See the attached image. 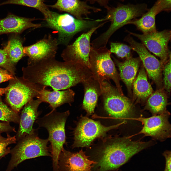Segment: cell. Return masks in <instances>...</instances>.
Here are the masks:
<instances>
[{
    "label": "cell",
    "mask_w": 171,
    "mask_h": 171,
    "mask_svg": "<svg viewBox=\"0 0 171 171\" xmlns=\"http://www.w3.org/2000/svg\"><path fill=\"white\" fill-rule=\"evenodd\" d=\"M89 69L79 63L57 61L55 58L43 60L23 67V76L30 82L54 91L69 88L91 76Z\"/></svg>",
    "instance_id": "cell-1"
},
{
    "label": "cell",
    "mask_w": 171,
    "mask_h": 171,
    "mask_svg": "<svg viewBox=\"0 0 171 171\" xmlns=\"http://www.w3.org/2000/svg\"><path fill=\"white\" fill-rule=\"evenodd\" d=\"M152 144V142L133 141L129 137L116 138L98 153L91 171H118L133 156Z\"/></svg>",
    "instance_id": "cell-2"
},
{
    "label": "cell",
    "mask_w": 171,
    "mask_h": 171,
    "mask_svg": "<svg viewBox=\"0 0 171 171\" xmlns=\"http://www.w3.org/2000/svg\"><path fill=\"white\" fill-rule=\"evenodd\" d=\"M106 15L103 18L98 19V21H110L108 29L93 40L91 43L95 48L106 47L109 39L117 30L138 17L142 16L148 10L144 4L136 5L120 4L116 7L108 6Z\"/></svg>",
    "instance_id": "cell-3"
},
{
    "label": "cell",
    "mask_w": 171,
    "mask_h": 171,
    "mask_svg": "<svg viewBox=\"0 0 171 171\" xmlns=\"http://www.w3.org/2000/svg\"><path fill=\"white\" fill-rule=\"evenodd\" d=\"M44 26L57 32L58 44L67 45L76 33L96 26L100 22L88 19H80L68 14H60L50 10L45 15Z\"/></svg>",
    "instance_id": "cell-4"
},
{
    "label": "cell",
    "mask_w": 171,
    "mask_h": 171,
    "mask_svg": "<svg viewBox=\"0 0 171 171\" xmlns=\"http://www.w3.org/2000/svg\"><path fill=\"white\" fill-rule=\"evenodd\" d=\"M69 114V110L59 112L56 109H52L43 117L38 118L36 121L40 127L45 128L48 132V139L51 143V157L55 171H58L59 156L66 143L65 126Z\"/></svg>",
    "instance_id": "cell-5"
},
{
    "label": "cell",
    "mask_w": 171,
    "mask_h": 171,
    "mask_svg": "<svg viewBox=\"0 0 171 171\" xmlns=\"http://www.w3.org/2000/svg\"><path fill=\"white\" fill-rule=\"evenodd\" d=\"M48 142V139L39 138L36 131L20 140L10 150L11 158L6 171H11L26 160L42 156H51L47 146Z\"/></svg>",
    "instance_id": "cell-6"
},
{
    "label": "cell",
    "mask_w": 171,
    "mask_h": 171,
    "mask_svg": "<svg viewBox=\"0 0 171 171\" xmlns=\"http://www.w3.org/2000/svg\"><path fill=\"white\" fill-rule=\"evenodd\" d=\"M111 53L106 46L98 48L91 47L89 55L90 69L93 77L98 82L99 86L105 80L112 79L119 93L124 95L119 74L111 58Z\"/></svg>",
    "instance_id": "cell-7"
},
{
    "label": "cell",
    "mask_w": 171,
    "mask_h": 171,
    "mask_svg": "<svg viewBox=\"0 0 171 171\" xmlns=\"http://www.w3.org/2000/svg\"><path fill=\"white\" fill-rule=\"evenodd\" d=\"M100 87L103 95L105 109L110 115L125 120L133 117L136 110L132 101L106 81Z\"/></svg>",
    "instance_id": "cell-8"
},
{
    "label": "cell",
    "mask_w": 171,
    "mask_h": 171,
    "mask_svg": "<svg viewBox=\"0 0 171 171\" xmlns=\"http://www.w3.org/2000/svg\"><path fill=\"white\" fill-rule=\"evenodd\" d=\"M5 99L11 108L19 112L24 105L35 97L37 98L44 86L33 84L23 77L14 76L10 80Z\"/></svg>",
    "instance_id": "cell-9"
},
{
    "label": "cell",
    "mask_w": 171,
    "mask_h": 171,
    "mask_svg": "<svg viewBox=\"0 0 171 171\" xmlns=\"http://www.w3.org/2000/svg\"><path fill=\"white\" fill-rule=\"evenodd\" d=\"M124 122L106 127L99 122L82 116L74 131L73 148L88 147L96 138L104 135L109 130L118 127Z\"/></svg>",
    "instance_id": "cell-10"
},
{
    "label": "cell",
    "mask_w": 171,
    "mask_h": 171,
    "mask_svg": "<svg viewBox=\"0 0 171 171\" xmlns=\"http://www.w3.org/2000/svg\"><path fill=\"white\" fill-rule=\"evenodd\" d=\"M106 23L103 22L91 28L87 32L82 34L72 43L67 45L61 55L64 61L79 63L90 69L91 66L89 55L91 48V37L97 29Z\"/></svg>",
    "instance_id": "cell-11"
},
{
    "label": "cell",
    "mask_w": 171,
    "mask_h": 171,
    "mask_svg": "<svg viewBox=\"0 0 171 171\" xmlns=\"http://www.w3.org/2000/svg\"><path fill=\"white\" fill-rule=\"evenodd\" d=\"M128 32L138 38L149 51L159 57L164 64L168 61L171 53L168 49V44L171 38L170 30L156 31L142 34Z\"/></svg>",
    "instance_id": "cell-12"
},
{
    "label": "cell",
    "mask_w": 171,
    "mask_h": 171,
    "mask_svg": "<svg viewBox=\"0 0 171 171\" xmlns=\"http://www.w3.org/2000/svg\"><path fill=\"white\" fill-rule=\"evenodd\" d=\"M170 115L167 111L149 118H139L137 120L143 125L139 133L161 141L170 138L171 127L168 120Z\"/></svg>",
    "instance_id": "cell-13"
},
{
    "label": "cell",
    "mask_w": 171,
    "mask_h": 171,
    "mask_svg": "<svg viewBox=\"0 0 171 171\" xmlns=\"http://www.w3.org/2000/svg\"><path fill=\"white\" fill-rule=\"evenodd\" d=\"M58 45L57 39L49 34L36 43L24 47V52L28 57V65L55 58Z\"/></svg>",
    "instance_id": "cell-14"
},
{
    "label": "cell",
    "mask_w": 171,
    "mask_h": 171,
    "mask_svg": "<svg viewBox=\"0 0 171 171\" xmlns=\"http://www.w3.org/2000/svg\"><path fill=\"white\" fill-rule=\"evenodd\" d=\"M82 149L76 153L66 150L63 148L59 158V169L61 171H91L93 164L96 162L90 160Z\"/></svg>",
    "instance_id": "cell-15"
},
{
    "label": "cell",
    "mask_w": 171,
    "mask_h": 171,
    "mask_svg": "<svg viewBox=\"0 0 171 171\" xmlns=\"http://www.w3.org/2000/svg\"><path fill=\"white\" fill-rule=\"evenodd\" d=\"M171 0H157L152 7L140 18L135 19L128 24L135 25L143 33H147L157 31L155 24L156 15L163 11H170Z\"/></svg>",
    "instance_id": "cell-16"
},
{
    "label": "cell",
    "mask_w": 171,
    "mask_h": 171,
    "mask_svg": "<svg viewBox=\"0 0 171 171\" xmlns=\"http://www.w3.org/2000/svg\"><path fill=\"white\" fill-rule=\"evenodd\" d=\"M42 102L39 99L32 100L24 106L20 116L19 126L16 136L17 140H19L25 136L36 131L33 128V124L40 114L38 107Z\"/></svg>",
    "instance_id": "cell-17"
},
{
    "label": "cell",
    "mask_w": 171,
    "mask_h": 171,
    "mask_svg": "<svg viewBox=\"0 0 171 171\" xmlns=\"http://www.w3.org/2000/svg\"><path fill=\"white\" fill-rule=\"evenodd\" d=\"M38 19L20 17L10 14L5 18L0 19V35L5 33H20L30 28H38L42 26L40 24H34L32 22Z\"/></svg>",
    "instance_id": "cell-18"
},
{
    "label": "cell",
    "mask_w": 171,
    "mask_h": 171,
    "mask_svg": "<svg viewBox=\"0 0 171 171\" xmlns=\"http://www.w3.org/2000/svg\"><path fill=\"white\" fill-rule=\"evenodd\" d=\"M48 6L67 12L80 19H84L83 16L89 18L88 16L91 11L95 12L101 11L100 9L90 6L80 0H57L55 4Z\"/></svg>",
    "instance_id": "cell-19"
},
{
    "label": "cell",
    "mask_w": 171,
    "mask_h": 171,
    "mask_svg": "<svg viewBox=\"0 0 171 171\" xmlns=\"http://www.w3.org/2000/svg\"><path fill=\"white\" fill-rule=\"evenodd\" d=\"M120 71V77L127 87L129 96L132 98V88L133 83L140 66L141 60L139 57H131L123 62L113 57Z\"/></svg>",
    "instance_id": "cell-20"
},
{
    "label": "cell",
    "mask_w": 171,
    "mask_h": 171,
    "mask_svg": "<svg viewBox=\"0 0 171 171\" xmlns=\"http://www.w3.org/2000/svg\"><path fill=\"white\" fill-rule=\"evenodd\" d=\"M44 86L40 91L37 98L42 102L48 103L52 109L65 103L71 105L74 101L75 93L70 88L64 90L50 91Z\"/></svg>",
    "instance_id": "cell-21"
},
{
    "label": "cell",
    "mask_w": 171,
    "mask_h": 171,
    "mask_svg": "<svg viewBox=\"0 0 171 171\" xmlns=\"http://www.w3.org/2000/svg\"><path fill=\"white\" fill-rule=\"evenodd\" d=\"M143 67L141 68L137 78L133 84V102L137 103L144 102L152 93V88L148 82Z\"/></svg>",
    "instance_id": "cell-22"
},
{
    "label": "cell",
    "mask_w": 171,
    "mask_h": 171,
    "mask_svg": "<svg viewBox=\"0 0 171 171\" xmlns=\"http://www.w3.org/2000/svg\"><path fill=\"white\" fill-rule=\"evenodd\" d=\"M141 61L149 78L155 83L158 89L162 88V72L164 63L150 54L144 56Z\"/></svg>",
    "instance_id": "cell-23"
},
{
    "label": "cell",
    "mask_w": 171,
    "mask_h": 171,
    "mask_svg": "<svg viewBox=\"0 0 171 171\" xmlns=\"http://www.w3.org/2000/svg\"><path fill=\"white\" fill-rule=\"evenodd\" d=\"M167 97L162 88L158 89L147 99L144 107L149 110L153 115L160 114L167 111Z\"/></svg>",
    "instance_id": "cell-24"
},
{
    "label": "cell",
    "mask_w": 171,
    "mask_h": 171,
    "mask_svg": "<svg viewBox=\"0 0 171 171\" xmlns=\"http://www.w3.org/2000/svg\"><path fill=\"white\" fill-rule=\"evenodd\" d=\"M92 77L83 82L85 84V93L83 106L89 114L94 113L98 97L97 89L91 82Z\"/></svg>",
    "instance_id": "cell-25"
},
{
    "label": "cell",
    "mask_w": 171,
    "mask_h": 171,
    "mask_svg": "<svg viewBox=\"0 0 171 171\" xmlns=\"http://www.w3.org/2000/svg\"><path fill=\"white\" fill-rule=\"evenodd\" d=\"M17 34L12 36L9 40L10 42V58L14 65L22 57L26 56L23 51V41Z\"/></svg>",
    "instance_id": "cell-26"
},
{
    "label": "cell",
    "mask_w": 171,
    "mask_h": 171,
    "mask_svg": "<svg viewBox=\"0 0 171 171\" xmlns=\"http://www.w3.org/2000/svg\"><path fill=\"white\" fill-rule=\"evenodd\" d=\"M44 0H8L0 4V6L8 4H16L35 8L44 15L49 10Z\"/></svg>",
    "instance_id": "cell-27"
},
{
    "label": "cell",
    "mask_w": 171,
    "mask_h": 171,
    "mask_svg": "<svg viewBox=\"0 0 171 171\" xmlns=\"http://www.w3.org/2000/svg\"><path fill=\"white\" fill-rule=\"evenodd\" d=\"M0 120L9 123H19L20 116L18 113L9 107L2 101L0 96Z\"/></svg>",
    "instance_id": "cell-28"
},
{
    "label": "cell",
    "mask_w": 171,
    "mask_h": 171,
    "mask_svg": "<svg viewBox=\"0 0 171 171\" xmlns=\"http://www.w3.org/2000/svg\"><path fill=\"white\" fill-rule=\"evenodd\" d=\"M10 42L9 40L7 45L3 49H0V66L7 70L14 76L15 74V68L10 58Z\"/></svg>",
    "instance_id": "cell-29"
},
{
    "label": "cell",
    "mask_w": 171,
    "mask_h": 171,
    "mask_svg": "<svg viewBox=\"0 0 171 171\" xmlns=\"http://www.w3.org/2000/svg\"><path fill=\"white\" fill-rule=\"evenodd\" d=\"M110 47L109 50L111 52L119 57L127 58L131 57L132 49L130 46L123 43L111 42Z\"/></svg>",
    "instance_id": "cell-30"
},
{
    "label": "cell",
    "mask_w": 171,
    "mask_h": 171,
    "mask_svg": "<svg viewBox=\"0 0 171 171\" xmlns=\"http://www.w3.org/2000/svg\"><path fill=\"white\" fill-rule=\"evenodd\" d=\"M163 67L164 88L168 93L171 89V54L169 55V59Z\"/></svg>",
    "instance_id": "cell-31"
},
{
    "label": "cell",
    "mask_w": 171,
    "mask_h": 171,
    "mask_svg": "<svg viewBox=\"0 0 171 171\" xmlns=\"http://www.w3.org/2000/svg\"><path fill=\"white\" fill-rule=\"evenodd\" d=\"M16 136L12 137L7 133L6 139L0 142V157H4L10 152V148L8 147L10 144L16 143Z\"/></svg>",
    "instance_id": "cell-32"
},
{
    "label": "cell",
    "mask_w": 171,
    "mask_h": 171,
    "mask_svg": "<svg viewBox=\"0 0 171 171\" xmlns=\"http://www.w3.org/2000/svg\"><path fill=\"white\" fill-rule=\"evenodd\" d=\"M14 76L6 70L0 69V83L12 79Z\"/></svg>",
    "instance_id": "cell-33"
},
{
    "label": "cell",
    "mask_w": 171,
    "mask_h": 171,
    "mask_svg": "<svg viewBox=\"0 0 171 171\" xmlns=\"http://www.w3.org/2000/svg\"><path fill=\"white\" fill-rule=\"evenodd\" d=\"M165 159V166L164 171H171V153L170 151L166 150L163 153Z\"/></svg>",
    "instance_id": "cell-34"
},
{
    "label": "cell",
    "mask_w": 171,
    "mask_h": 171,
    "mask_svg": "<svg viewBox=\"0 0 171 171\" xmlns=\"http://www.w3.org/2000/svg\"><path fill=\"white\" fill-rule=\"evenodd\" d=\"M13 132H16L15 128L11 126L9 123L0 122V133L3 132L8 133Z\"/></svg>",
    "instance_id": "cell-35"
},
{
    "label": "cell",
    "mask_w": 171,
    "mask_h": 171,
    "mask_svg": "<svg viewBox=\"0 0 171 171\" xmlns=\"http://www.w3.org/2000/svg\"><path fill=\"white\" fill-rule=\"evenodd\" d=\"M110 0H86L87 1H89L92 3L96 2L101 5L104 6L105 8L108 6V4L109 1ZM119 0L124 1L125 0Z\"/></svg>",
    "instance_id": "cell-36"
},
{
    "label": "cell",
    "mask_w": 171,
    "mask_h": 171,
    "mask_svg": "<svg viewBox=\"0 0 171 171\" xmlns=\"http://www.w3.org/2000/svg\"><path fill=\"white\" fill-rule=\"evenodd\" d=\"M9 88L8 86L4 88H0V96L5 93L6 91L9 89Z\"/></svg>",
    "instance_id": "cell-37"
},
{
    "label": "cell",
    "mask_w": 171,
    "mask_h": 171,
    "mask_svg": "<svg viewBox=\"0 0 171 171\" xmlns=\"http://www.w3.org/2000/svg\"><path fill=\"white\" fill-rule=\"evenodd\" d=\"M0 133V142L3 141L6 139V138H5L2 136Z\"/></svg>",
    "instance_id": "cell-38"
},
{
    "label": "cell",
    "mask_w": 171,
    "mask_h": 171,
    "mask_svg": "<svg viewBox=\"0 0 171 171\" xmlns=\"http://www.w3.org/2000/svg\"></svg>",
    "instance_id": "cell-39"
}]
</instances>
